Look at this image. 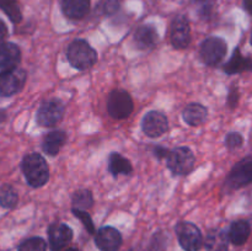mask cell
<instances>
[{
	"mask_svg": "<svg viewBox=\"0 0 252 251\" xmlns=\"http://www.w3.org/2000/svg\"><path fill=\"white\" fill-rule=\"evenodd\" d=\"M22 172L27 182L32 187H41L48 181L49 167L47 161L38 153H32L26 155L21 164Z\"/></svg>",
	"mask_w": 252,
	"mask_h": 251,
	"instance_id": "6da1fadb",
	"label": "cell"
},
{
	"mask_svg": "<svg viewBox=\"0 0 252 251\" xmlns=\"http://www.w3.org/2000/svg\"><path fill=\"white\" fill-rule=\"evenodd\" d=\"M66 57L73 68L78 70H86L96 63L97 52L85 39H75L69 44Z\"/></svg>",
	"mask_w": 252,
	"mask_h": 251,
	"instance_id": "7a4b0ae2",
	"label": "cell"
},
{
	"mask_svg": "<svg viewBox=\"0 0 252 251\" xmlns=\"http://www.w3.org/2000/svg\"><path fill=\"white\" fill-rule=\"evenodd\" d=\"M167 167L175 175H187L194 167V154L189 148L179 147L169 152Z\"/></svg>",
	"mask_w": 252,
	"mask_h": 251,
	"instance_id": "3957f363",
	"label": "cell"
},
{
	"mask_svg": "<svg viewBox=\"0 0 252 251\" xmlns=\"http://www.w3.org/2000/svg\"><path fill=\"white\" fill-rule=\"evenodd\" d=\"M179 243L185 251H199L203 246V236L198 226L189 221H181L176 225Z\"/></svg>",
	"mask_w": 252,
	"mask_h": 251,
	"instance_id": "277c9868",
	"label": "cell"
},
{
	"mask_svg": "<svg viewBox=\"0 0 252 251\" xmlns=\"http://www.w3.org/2000/svg\"><path fill=\"white\" fill-rule=\"evenodd\" d=\"M226 51H228V46L223 38L211 36L202 42L199 53H201V58L204 64L209 66H216L223 61Z\"/></svg>",
	"mask_w": 252,
	"mask_h": 251,
	"instance_id": "5b68a950",
	"label": "cell"
},
{
	"mask_svg": "<svg viewBox=\"0 0 252 251\" xmlns=\"http://www.w3.org/2000/svg\"><path fill=\"white\" fill-rule=\"evenodd\" d=\"M64 112H65V107H64L63 101L59 98L47 100L39 106L37 111V123L42 127H53L61 122Z\"/></svg>",
	"mask_w": 252,
	"mask_h": 251,
	"instance_id": "8992f818",
	"label": "cell"
},
{
	"mask_svg": "<svg viewBox=\"0 0 252 251\" xmlns=\"http://www.w3.org/2000/svg\"><path fill=\"white\" fill-rule=\"evenodd\" d=\"M107 110L110 116L116 120H125L133 111L132 97L125 90L112 91L108 96Z\"/></svg>",
	"mask_w": 252,
	"mask_h": 251,
	"instance_id": "52a82bcc",
	"label": "cell"
},
{
	"mask_svg": "<svg viewBox=\"0 0 252 251\" xmlns=\"http://www.w3.org/2000/svg\"><path fill=\"white\" fill-rule=\"evenodd\" d=\"M252 184V157H246L233 167L226 179V187L238 189Z\"/></svg>",
	"mask_w": 252,
	"mask_h": 251,
	"instance_id": "ba28073f",
	"label": "cell"
},
{
	"mask_svg": "<svg viewBox=\"0 0 252 251\" xmlns=\"http://www.w3.org/2000/svg\"><path fill=\"white\" fill-rule=\"evenodd\" d=\"M26 81V73L19 68L0 74V96L9 97L19 93Z\"/></svg>",
	"mask_w": 252,
	"mask_h": 251,
	"instance_id": "9c48e42d",
	"label": "cell"
},
{
	"mask_svg": "<svg viewBox=\"0 0 252 251\" xmlns=\"http://www.w3.org/2000/svg\"><path fill=\"white\" fill-rule=\"evenodd\" d=\"M169 127L167 117L159 111H150L143 117L142 128L143 132L150 138H159L166 133Z\"/></svg>",
	"mask_w": 252,
	"mask_h": 251,
	"instance_id": "30bf717a",
	"label": "cell"
},
{
	"mask_svg": "<svg viewBox=\"0 0 252 251\" xmlns=\"http://www.w3.org/2000/svg\"><path fill=\"white\" fill-rule=\"evenodd\" d=\"M171 43L175 48H186L191 42V26L189 19L184 15H179L175 17L171 24Z\"/></svg>",
	"mask_w": 252,
	"mask_h": 251,
	"instance_id": "8fae6325",
	"label": "cell"
},
{
	"mask_svg": "<svg viewBox=\"0 0 252 251\" xmlns=\"http://www.w3.org/2000/svg\"><path fill=\"white\" fill-rule=\"evenodd\" d=\"M95 244L101 251H118L122 245V235L116 228L103 226L96 233Z\"/></svg>",
	"mask_w": 252,
	"mask_h": 251,
	"instance_id": "7c38bea8",
	"label": "cell"
},
{
	"mask_svg": "<svg viewBox=\"0 0 252 251\" xmlns=\"http://www.w3.org/2000/svg\"><path fill=\"white\" fill-rule=\"evenodd\" d=\"M73 239V230L70 226L63 223H54L48 229L49 248L52 251H61Z\"/></svg>",
	"mask_w": 252,
	"mask_h": 251,
	"instance_id": "4fadbf2b",
	"label": "cell"
},
{
	"mask_svg": "<svg viewBox=\"0 0 252 251\" xmlns=\"http://www.w3.org/2000/svg\"><path fill=\"white\" fill-rule=\"evenodd\" d=\"M21 61V51L19 46L11 42L0 43V70L6 71L17 68Z\"/></svg>",
	"mask_w": 252,
	"mask_h": 251,
	"instance_id": "5bb4252c",
	"label": "cell"
},
{
	"mask_svg": "<svg viewBox=\"0 0 252 251\" xmlns=\"http://www.w3.org/2000/svg\"><path fill=\"white\" fill-rule=\"evenodd\" d=\"M158 39H159L158 31L153 25H143L134 32V43L137 48L142 51L154 48L158 43Z\"/></svg>",
	"mask_w": 252,
	"mask_h": 251,
	"instance_id": "9a60e30c",
	"label": "cell"
},
{
	"mask_svg": "<svg viewBox=\"0 0 252 251\" xmlns=\"http://www.w3.org/2000/svg\"><path fill=\"white\" fill-rule=\"evenodd\" d=\"M223 69L228 75H234V74H241L246 73V71H251L252 59L250 57L243 56L240 48H235L234 49L231 58L224 64Z\"/></svg>",
	"mask_w": 252,
	"mask_h": 251,
	"instance_id": "2e32d148",
	"label": "cell"
},
{
	"mask_svg": "<svg viewBox=\"0 0 252 251\" xmlns=\"http://www.w3.org/2000/svg\"><path fill=\"white\" fill-rule=\"evenodd\" d=\"M90 0H62V11L66 17L80 20L88 15Z\"/></svg>",
	"mask_w": 252,
	"mask_h": 251,
	"instance_id": "e0dca14e",
	"label": "cell"
},
{
	"mask_svg": "<svg viewBox=\"0 0 252 251\" xmlns=\"http://www.w3.org/2000/svg\"><path fill=\"white\" fill-rule=\"evenodd\" d=\"M251 234V225L248 220H235L228 231V239L235 246H241L248 241Z\"/></svg>",
	"mask_w": 252,
	"mask_h": 251,
	"instance_id": "ac0fdd59",
	"label": "cell"
},
{
	"mask_svg": "<svg viewBox=\"0 0 252 251\" xmlns=\"http://www.w3.org/2000/svg\"><path fill=\"white\" fill-rule=\"evenodd\" d=\"M182 116H184V121L187 125L192 126V127H197V126H201L202 123L206 122L208 110L202 103H189V106L185 107Z\"/></svg>",
	"mask_w": 252,
	"mask_h": 251,
	"instance_id": "d6986e66",
	"label": "cell"
},
{
	"mask_svg": "<svg viewBox=\"0 0 252 251\" xmlns=\"http://www.w3.org/2000/svg\"><path fill=\"white\" fill-rule=\"evenodd\" d=\"M66 140V134L63 130H53L44 135L43 143H42V149L46 154L54 157L59 153L61 148L63 147Z\"/></svg>",
	"mask_w": 252,
	"mask_h": 251,
	"instance_id": "ffe728a7",
	"label": "cell"
},
{
	"mask_svg": "<svg viewBox=\"0 0 252 251\" xmlns=\"http://www.w3.org/2000/svg\"><path fill=\"white\" fill-rule=\"evenodd\" d=\"M203 244L207 251H228V234L219 229H214L209 231Z\"/></svg>",
	"mask_w": 252,
	"mask_h": 251,
	"instance_id": "44dd1931",
	"label": "cell"
},
{
	"mask_svg": "<svg viewBox=\"0 0 252 251\" xmlns=\"http://www.w3.org/2000/svg\"><path fill=\"white\" fill-rule=\"evenodd\" d=\"M108 170L113 176L117 177L121 174L129 175L133 171V167L127 157H122L120 153H112L108 157Z\"/></svg>",
	"mask_w": 252,
	"mask_h": 251,
	"instance_id": "7402d4cb",
	"label": "cell"
},
{
	"mask_svg": "<svg viewBox=\"0 0 252 251\" xmlns=\"http://www.w3.org/2000/svg\"><path fill=\"white\" fill-rule=\"evenodd\" d=\"M0 9L14 24H19L22 20V14L17 0H0Z\"/></svg>",
	"mask_w": 252,
	"mask_h": 251,
	"instance_id": "603a6c76",
	"label": "cell"
},
{
	"mask_svg": "<svg viewBox=\"0 0 252 251\" xmlns=\"http://www.w3.org/2000/svg\"><path fill=\"white\" fill-rule=\"evenodd\" d=\"M73 204L76 209H86L91 208L94 204V197L89 189H79L73 194Z\"/></svg>",
	"mask_w": 252,
	"mask_h": 251,
	"instance_id": "cb8c5ba5",
	"label": "cell"
},
{
	"mask_svg": "<svg viewBox=\"0 0 252 251\" xmlns=\"http://www.w3.org/2000/svg\"><path fill=\"white\" fill-rule=\"evenodd\" d=\"M19 201V196L15 188L10 185H4L0 188V204L4 208H14Z\"/></svg>",
	"mask_w": 252,
	"mask_h": 251,
	"instance_id": "d4e9b609",
	"label": "cell"
},
{
	"mask_svg": "<svg viewBox=\"0 0 252 251\" xmlns=\"http://www.w3.org/2000/svg\"><path fill=\"white\" fill-rule=\"evenodd\" d=\"M17 251H47V243L44 239L34 236L22 241Z\"/></svg>",
	"mask_w": 252,
	"mask_h": 251,
	"instance_id": "484cf974",
	"label": "cell"
},
{
	"mask_svg": "<svg viewBox=\"0 0 252 251\" xmlns=\"http://www.w3.org/2000/svg\"><path fill=\"white\" fill-rule=\"evenodd\" d=\"M71 212H73L74 216H75L81 223H83V225L85 226V229L89 231V233L95 234V225H94L93 219H91L90 214H89L88 212L83 211V209H76V208L71 209Z\"/></svg>",
	"mask_w": 252,
	"mask_h": 251,
	"instance_id": "4316f807",
	"label": "cell"
},
{
	"mask_svg": "<svg viewBox=\"0 0 252 251\" xmlns=\"http://www.w3.org/2000/svg\"><path fill=\"white\" fill-rule=\"evenodd\" d=\"M197 9L203 19H208L213 15L216 7V0H196Z\"/></svg>",
	"mask_w": 252,
	"mask_h": 251,
	"instance_id": "83f0119b",
	"label": "cell"
},
{
	"mask_svg": "<svg viewBox=\"0 0 252 251\" xmlns=\"http://www.w3.org/2000/svg\"><path fill=\"white\" fill-rule=\"evenodd\" d=\"M244 144V137L239 132H230L225 137V145L228 149L235 150Z\"/></svg>",
	"mask_w": 252,
	"mask_h": 251,
	"instance_id": "f1b7e54d",
	"label": "cell"
},
{
	"mask_svg": "<svg viewBox=\"0 0 252 251\" xmlns=\"http://www.w3.org/2000/svg\"><path fill=\"white\" fill-rule=\"evenodd\" d=\"M239 98H240V94H239L238 88H236V86H233V88L230 89V91H229L228 101H226L229 107L235 108L239 103Z\"/></svg>",
	"mask_w": 252,
	"mask_h": 251,
	"instance_id": "f546056e",
	"label": "cell"
},
{
	"mask_svg": "<svg viewBox=\"0 0 252 251\" xmlns=\"http://www.w3.org/2000/svg\"><path fill=\"white\" fill-rule=\"evenodd\" d=\"M118 9H120V2H118V0H106L103 2V12L105 14H115L116 11H118Z\"/></svg>",
	"mask_w": 252,
	"mask_h": 251,
	"instance_id": "4dcf8cb0",
	"label": "cell"
},
{
	"mask_svg": "<svg viewBox=\"0 0 252 251\" xmlns=\"http://www.w3.org/2000/svg\"><path fill=\"white\" fill-rule=\"evenodd\" d=\"M154 154H155V157H159V159H162V157H167V154H169V150H167L166 148L158 145V147H155V149H154Z\"/></svg>",
	"mask_w": 252,
	"mask_h": 251,
	"instance_id": "1f68e13d",
	"label": "cell"
},
{
	"mask_svg": "<svg viewBox=\"0 0 252 251\" xmlns=\"http://www.w3.org/2000/svg\"><path fill=\"white\" fill-rule=\"evenodd\" d=\"M7 36V27L4 22L0 20V43H2L5 39V37Z\"/></svg>",
	"mask_w": 252,
	"mask_h": 251,
	"instance_id": "d6a6232c",
	"label": "cell"
},
{
	"mask_svg": "<svg viewBox=\"0 0 252 251\" xmlns=\"http://www.w3.org/2000/svg\"><path fill=\"white\" fill-rule=\"evenodd\" d=\"M244 9L252 15V0H244Z\"/></svg>",
	"mask_w": 252,
	"mask_h": 251,
	"instance_id": "836d02e7",
	"label": "cell"
},
{
	"mask_svg": "<svg viewBox=\"0 0 252 251\" xmlns=\"http://www.w3.org/2000/svg\"><path fill=\"white\" fill-rule=\"evenodd\" d=\"M64 251H80V250H79V249H76V248H69V249H65Z\"/></svg>",
	"mask_w": 252,
	"mask_h": 251,
	"instance_id": "e575fe53",
	"label": "cell"
},
{
	"mask_svg": "<svg viewBox=\"0 0 252 251\" xmlns=\"http://www.w3.org/2000/svg\"><path fill=\"white\" fill-rule=\"evenodd\" d=\"M251 44H252V33H251Z\"/></svg>",
	"mask_w": 252,
	"mask_h": 251,
	"instance_id": "d590c367",
	"label": "cell"
}]
</instances>
